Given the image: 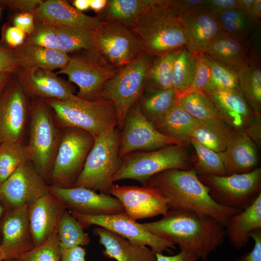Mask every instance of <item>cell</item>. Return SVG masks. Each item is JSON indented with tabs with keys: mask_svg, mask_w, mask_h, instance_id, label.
<instances>
[{
	"mask_svg": "<svg viewBox=\"0 0 261 261\" xmlns=\"http://www.w3.org/2000/svg\"><path fill=\"white\" fill-rule=\"evenodd\" d=\"M150 232L192 251L206 261L224 241L225 227L207 215L187 209H172L160 219L142 224Z\"/></svg>",
	"mask_w": 261,
	"mask_h": 261,
	"instance_id": "cell-1",
	"label": "cell"
},
{
	"mask_svg": "<svg viewBox=\"0 0 261 261\" xmlns=\"http://www.w3.org/2000/svg\"><path fill=\"white\" fill-rule=\"evenodd\" d=\"M145 185L160 191L167 200L169 210H191L209 216L224 227L231 217L243 211L214 202L194 169L167 170L151 177Z\"/></svg>",
	"mask_w": 261,
	"mask_h": 261,
	"instance_id": "cell-2",
	"label": "cell"
},
{
	"mask_svg": "<svg viewBox=\"0 0 261 261\" xmlns=\"http://www.w3.org/2000/svg\"><path fill=\"white\" fill-rule=\"evenodd\" d=\"M131 29L144 51L154 57L178 49L187 44L175 0H156L137 19Z\"/></svg>",
	"mask_w": 261,
	"mask_h": 261,
	"instance_id": "cell-3",
	"label": "cell"
},
{
	"mask_svg": "<svg viewBox=\"0 0 261 261\" xmlns=\"http://www.w3.org/2000/svg\"><path fill=\"white\" fill-rule=\"evenodd\" d=\"M44 101L53 111L55 122L61 130L77 128L96 137L116 123L113 103L101 97L87 100L73 94L64 101L53 99Z\"/></svg>",
	"mask_w": 261,
	"mask_h": 261,
	"instance_id": "cell-4",
	"label": "cell"
},
{
	"mask_svg": "<svg viewBox=\"0 0 261 261\" xmlns=\"http://www.w3.org/2000/svg\"><path fill=\"white\" fill-rule=\"evenodd\" d=\"M116 126V123L113 124L95 137L83 170L72 187L109 194L114 185L113 177L122 164L119 157L121 131Z\"/></svg>",
	"mask_w": 261,
	"mask_h": 261,
	"instance_id": "cell-5",
	"label": "cell"
},
{
	"mask_svg": "<svg viewBox=\"0 0 261 261\" xmlns=\"http://www.w3.org/2000/svg\"><path fill=\"white\" fill-rule=\"evenodd\" d=\"M29 115L27 146L30 161L47 183L60 141L61 130L56 124L51 108L43 99H33L29 105Z\"/></svg>",
	"mask_w": 261,
	"mask_h": 261,
	"instance_id": "cell-6",
	"label": "cell"
},
{
	"mask_svg": "<svg viewBox=\"0 0 261 261\" xmlns=\"http://www.w3.org/2000/svg\"><path fill=\"white\" fill-rule=\"evenodd\" d=\"M154 58L144 51L133 62L118 69L98 96L113 103L116 112V126L120 131L129 110L138 101L145 87L148 72Z\"/></svg>",
	"mask_w": 261,
	"mask_h": 261,
	"instance_id": "cell-7",
	"label": "cell"
},
{
	"mask_svg": "<svg viewBox=\"0 0 261 261\" xmlns=\"http://www.w3.org/2000/svg\"><path fill=\"white\" fill-rule=\"evenodd\" d=\"M95 137L81 129H61L59 146L53 163L49 186L72 188L81 174Z\"/></svg>",
	"mask_w": 261,
	"mask_h": 261,
	"instance_id": "cell-8",
	"label": "cell"
},
{
	"mask_svg": "<svg viewBox=\"0 0 261 261\" xmlns=\"http://www.w3.org/2000/svg\"><path fill=\"white\" fill-rule=\"evenodd\" d=\"M182 145L130 154L122 158L121 165L112 179L113 183L133 179L145 185L153 176L164 171L192 168Z\"/></svg>",
	"mask_w": 261,
	"mask_h": 261,
	"instance_id": "cell-9",
	"label": "cell"
},
{
	"mask_svg": "<svg viewBox=\"0 0 261 261\" xmlns=\"http://www.w3.org/2000/svg\"><path fill=\"white\" fill-rule=\"evenodd\" d=\"M212 199L219 205L243 210L261 194V169L226 176L200 175Z\"/></svg>",
	"mask_w": 261,
	"mask_h": 261,
	"instance_id": "cell-10",
	"label": "cell"
},
{
	"mask_svg": "<svg viewBox=\"0 0 261 261\" xmlns=\"http://www.w3.org/2000/svg\"><path fill=\"white\" fill-rule=\"evenodd\" d=\"M87 51L84 55L70 57L67 65L56 73L67 75L69 81L77 85V96L93 100L118 69L97 51Z\"/></svg>",
	"mask_w": 261,
	"mask_h": 261,
	"instance_id": "cell-11",
	"label": "cell"
},
{
	"mask_svg": "<svg viewBox=\"0 0 261 261\" xmlns=\"http://www.w3.org/2000/svg\"><path fill=\"white\" fill-rule=\"evenodd\" d=\"M71 213L84 229L97 225L125 238L133 245L149 246L155 253L169 252L171 249L175 248L174 243L150 232L125 212L100 216L85 215L73 211Z\"/></svg>",
	"mask_w": 261,
	"mask_h": 261,
	"instance_id": "cell-12",
	"label": "cell"
},
{
	"mask_svg": "<svg viewBox=\"0 0 261 261\" xmlns=\"http://www.w3.org/2000/svg\"><path fill=\"white\" fill-rule=\"evenodd\" d=\"M182 144L157 130L143 115L137 102L125 117L120 133L119 157L122 159L137 150L150 151Z\"/></svg>",
	"mask_w": 261,
	"mask_h": 261,
	"instance_id": "cell-13",
	"label": "cell"
},
{
	"mask_svg": "<svg viewBox=\"0 0 261 261\" xmlns=\"http://www.w3.org/2000/svg\"><path fill=\"white\" fill-rule=\"evenodd\" d=\"M95 45L97 51L117 69L133 62L144 52L132 30L117 22L102 21L95 30Z\"/></svg>",
	"mask_w": 261,
	"mask_h": 261,
	"instance_id": "cell-14",
	"label": "cell"
},
{
	"mask_svg": "<svg viewBox=\"0 0 261 261\" xmlns=\"http://www.w3.org/2000/svg\"><path fill=\"white\" fill-rule=\"evenodd\" d=\"M50 192V186L29 160L20 165L0 185V201L6 211L29 206Z\"/></svg>",
	"mask_w": 261,
	"mask_h": 261,
	"instance_id": "cell-15",
	"label": "cell"
},
{
	"mask_svg": "<svg viewBox=\"0 0 261 261\" xmlns=\"http://www.w3.org/2000/svg\"><path fill=\"white\" fill-rule=\"evenodd\" d=\"M27 97L14 74L0 97V144L22 142L29 115Z\"/></svg>",
	"mask_w": 261,
	"mask_h": 261,
	"instance_id": "cell-16",
	"label": "cell"
},
{
	"mask_svg": "<svg viewBox=\"0 0 261 261\" xmlns=\"http://www.w3.org/2000/svg\"><path fill=\"white\" fill-rule=\"evenodd\" d=\"M109 194L122 203L125 213L134 220L164 215L169 210L167 200L156 188L147 185H115Z\"/></svg>",
	"mask_w": 261,
	"mask_h": 261,
	"instance_id": "cell-17",
	"label": "cell"
},
{
	"mask_svg": "<svg viewBox=\"0 0 261 261\" xmlns=\"http://www.w3.org/2000/svg\"><path fill=\"white\" fill-rule=\"evenodd\" d=\"M50 191L71 212L88 216L112 215L125 212L120 201L110 194L81 187L63 188L50 186Z\"/></svg>",
	"mask_w": 261,
	"mask_h": 261,
	"instance_id": "cell-18",
	"label": "cell"
},
{
	"mask_svg": "<svg viewBox=\"0 0 261 261\" xmlns=\"http://www.w3.org/2000/svg\"><path fill=\"white\" fill-rule=\"evenodd\" d=\"M0 248L4 261H16L34 247L28 216V206L5 211L0 221Z\"/></svg>",
	"mask_w": 261,
	"mask_h": 261,
	"instance_id": "cell-19",
	"label": "cell"
},
{
	"mask_svg": "<svg viewBox=\"0 0 261 261\" xmlns=\"http://www.w3.org/2000/svg\"><path fill=\"white\" fill-rule=\"evenodd\" d=\"M66 209L62 200L50 191L28 206L29 229L34 247L58 233L61 216Z\"/></svg>",
	"mask_w": 261,
	"mask_h": 261,
	"instance_id": "cell-20",
	"label": "cell"
},
{
	"mask_svg": "<svg viewBox=\"0 0 261 261\" xmlns=\"http://www.w3.org/2000/svg\"><path fill=\"white\" fill-rule=\"evenodd\" d=\"M27 96L32 99L66 100L74 94L72 86L52 71L19 68L14 73Z\"/></svg>",
	"mask_w": 261,
	"mask_h": 261,
	"instance_id": "cell-21",
	"label": "cell"
},
{
	"mask_svg": "<svg viewBox=\"0 0 261 261\" xmlns=\"http://www.w3.org/2000/svg\"><path fill=\"white\" fill-rule=\"evenodd\" d=\"M34 16L40 24L83 28L95 31L102 23L99 18L85 14L68 1L62 0H43Z\"/></svg>",
	"mask_w": 261,
	"mask_h": 261,
	"instance_id": "cell-22",
	"label": "cell"
},
{
	"mask_svg": "<svg viewBox=\"0 0 261 261\" xmlns=\"http://www.w3.org/2000/svg\"><path fill=\"white\" fill-rule=\"evenodd\" d=\"M179 14L187 38L185 46L193 53L203 51L220 32L215 17L203 7Z\"/></svg>",
	"mask_w": 261,
	"mask_h": 261,
	"instance_id": "cell-23",
	"label": "cell"
},
{
	"mask_svg": "<svg viewBox=\"0 0 261 261\" xmlns=\"http://www.w3.org/2000/svg\"><path fill=\"white\" fill-rule=\"evenodd\" d=\"M257 147L243 130H235L226 148L220 153L227 175L246 173L256 168Z\"/></svg>",
	"mask_w": 261,
	"mask_h": 261,
	"instance_id": "cell-24",
	"label": "cell"
},
{
	"mask_svg": "<svg viewBox=\"0 0 261 261\" xmlns=\"http://www.w3.org/2000/svg\"><path fill=\"white\" fill-rule=\"evenodd\" d=\"M202 52L236 72L248 63L252 48L248 40L220 32Z\"/></svg>",
	"mask_w": 261,
	"mask_h": 261,
	"instance_id": "cell-25",
	"label": "cell"
},
{
	"mask_svg": "<svg viewBox=\"0 0 261 261\" xmlns=\"http://www.w3.org/2000/svg\"><path fill=\"white\" fill-rule=\"evenodd\" d=\"M93 233L104 246L103 255L117 261H156L155 253L145 246L131 244L125 238L103 228L98 227Z\"/></svg>",
	"mask_w": 261,
	"mask_h": 261,
	"instance_id": "cell-26",
	"label": "cell"
},
{
	"mask_svg": "<svg viewBox=\"0 0 261 261\" xmlns=\"http://www.w3.org/2000/svg\"><path fill=\"white\" fill-rule=\"evenodd\" d=\"M206 95L213 101L218 117L235 130H243L254 113L239 89L217 91Z\"/></svg>",
	"mask_w": 261,
	"mask_h": 261,
	"instance_id": "cell-27",
	"label": "cell"
},
{
	"mask_svg": "<svg viewBox=\"0 0 261 261\" xmlns=\"http://www.w3.org/2000/svg\"><path fill=\"white\" fill-rule=\"evenodd\" d=\"M261 229V194L245 209L234 215L225 227V236L232 246L240 250L248 245L249 234Z\"/></svg>",
	"mask_w": 261,
	"mask_h": 261,
	"instance_id": "cell-28",
	"label": "cell"
},
{
	"mask_svg": "<svg viewBox=\"0 0 261 261\" xmlns=\"http://www.w3.org/2000/svg\"><path fill=\"white\" fill-rule=\"evenodd\" d=\"M19 68H40L52 71L64 67L70 59L68 54L59 50L45 48L24 43L14 49Z\"/></svg>",
	"mask_w": 261,
	"mask_h": 261,
	"instance_id": "cell-29",
	"label": "cell"
},
{
	"mask_svg": "<svg viewBox=\"0 0 261 261\" xmlns=\"http://www.w3.org/2000/svg\"><path fill=\"white\" fill-rule=\"evenodd\" d=\"M200 121L188 113L177 101L153 125L162 134L183 143L190 141L192 131Z\"/></svg>",
	"mask_w": 261,
	"mask_h": 261,
	"instance_id": "cell-30",
	"label": "cell"
},
{
	"mask_svg": "<svg viewBox=\"0 0 261 261\" xmlns=\"http://www.w3.org/2000/svg\"><path fill=\"white\" fill-rule=\"evenodd\" d=\"M236 72L240 91L247 104L253 112L261 113V56L252 50L248 63Z\"/></svg>",
	"mask_w": 261,
	"mask_h": 261,
	"instance_id": "cell-31",
	"label": "cell"
},
{
	"mask_svg": "<svg viewBox=\"0 0 261 261\" xmlns=\"http://www.w3.org/2000/svg\"><path fill=\"white\" fill-rule=\"evenodd\" d=\"M235 129L219 117L200 121L192 131L190 139L197 141L204 146L216 152H223Z\"/></svg>",
	"mask_w": 261,
	"mask_h": 261,
	"instance_id": "cell-32",
	"label": "cell"
},
{
	"mask_svg": "<svg viewBox=\"0 0 261 261\" xmlns=\"http://www.w3.org/2000/svg\"><path fill=\"white\" fill-rule=\"evenodd\" d=\"M177 102V92L172 88L161 90L146 86L138 100L141 111L154 125Z\"/></svg>",
	"mask_w": 261,
	"mask_h": 261,
	"instance_id": "cell-33",
	"label": "cell"
},
{
	"mask_svg": "<svg viewBox=\"0 0 261 261\" xmlns=\"http://www.w3.org/2000/svg\"><path fill=\"white\" fill-rule=\"evenodd\" d=\"M55 27L58 50L67 54L81 49L97 51L95 30L83 28Z\"/></svg>",
	"mask_w": 261,
	"mask_h": 261,
	"instance_id": "cell-34",
	"label": "cell"
},
{
	"mask_svg": "<svg viewBox=\"0 0 261 261\" xmlns=\"http://www.w3.org/2000/svg\"><path fill=\"white\" fill-rule=\"evenodd\" d=\"M156 0H110L105 10L106 22H117L131 29L140 15Z\"/></svg>",
	"mask_w": 261,
	"mask_h": 261,
	"instance_id": "cell-35",
	"label": "cell"
},
{
	"mask_svg": "<svg viewBox=\"0 0 261 261\" xmlns=\"http://www.w3.org/2000/svg\"><path fill=\"white\" fill-rule=\"evenodd\" d=\"M215 17L221 32L245 40H248L251 33L259 26L239 8L228 10Z\"/></svg>",
	"mask_w": 261,
	"mask_h": 261,
	"instance_id": "cell-36",
	"label": "cell"
},
{
	"mask_svg": "<svg viewBox=\"0 0 261 261\" xmlns=\"http://www.w3.org/2000/svg\"><path fill=\"white\" fill-rule=\"evenodd\" d=\"M29 160L30 152L23 142L7 141L0 144V185L20 165Z\"/></svg>",
	"mask_w": 261,
	"mask_h": 261,
	"instance_id": "cell-37",
	"label": "cell"
},
{
	"mask_svg": "<svg viewBox=\"0 0 261 261\" xmlns=\"http://www.w3.org/2000/svg\"><path fill=\"white\" fill-rule=\"evenodd\" d=\"M197 69L195 53L186 46L178 49L173 67V87L178 93L188 89L192 84Z\"/></svg>",
	"mask_w": 261,
	"mask_h": 261,
	"instance_id": "cell-38",
	"label": "cell"
},
{
	"mask_svg": "<svg viewBox=\"0 0 261 261\" xmlns=\"http://www.w3.org/2000/svg\"><path fill=\"white\" fill-rule=\"evenodd\" d=\"M57 234L59 249L87 246L90 242L80 223L67 209L61 216Z\"/></svg>",
	"mask_w": 261,
	"mask_h": 261,
	"instance_id": "cell-39",
	"label": "cell"
},
{
	"mask_svg": "<svg viewBox=\"0 0 261 261\" xmlns=\"http://www.w3.org/2000/svg\"><path fill=\"white\" fill-rule=\"evenodd\" d=\"M177 50L155 57L148 72L146 86L161 90L173 88V67Z\"/></svg>",
	"mask_w": 261,
	"mask_h": 261,
	"instance_id": "cell-40",
	"label": "cell"
},
{
	"mask_svg": "<svg viewBox=\"0 0 261 261\" xmlns=\"http://www.w3.org/2000/svg\"><path fill=\"white\" fill-rule=\"evenodd\" d=\"M177 101L188 113L198 120L204 121L218 117L213 101L203 92L177 93Z\"/></svg>",
	"mask_w": 261,
	"mask_h": 261,
	"instance_id": "cell-41",
	"label": "cell"
},
{
	"mask_svg": "<svg viewBox=\"0 0 261 261\" xmlns=\"http://www.w3.org/2000/svg\"><path fill=\"white\" fill-rule=\"evenodd\" d=\"M205 55L210 66L211 74L203 93L206 94L217 91L239 89L237 72Z\"/></svg>",
	"mask_w": 261,
	"mask_h": 261,
	"instance_id": "cell-42",
	"label": "cell"
},
{
	"mask_svg": "<svg viewBox=\"0 0 261 261\" xmlns=\"http://www.w3.org/2000/svg\"><path fill=\"white\" fill-rule=\"evenodd\" d=\"M194 147L196 155V169L200 175H227L224 161L220 153L216 152L191 139L189 141Z\"/></svg>",
	"mask_w": 261,
	"mask_h": 261,
	"instance_id": "cell-43",
	"label": "cell"
},
{
	"mask_svg": "<svg viewBox=\"0 0 261 261\" xmlns=\"http://www.w3.org/2000/svg\"><path fill=\"white\" fill-rule=\"evenodd\" d=\"M16 261H61L57 233L23 254Z\"/></svg>",
	"mask_w": 261,
	"mask_h": 261,
	"instance_id": "cell-44",
	"label": "cell"
},
{
	"mask_svg": "<svg viewBox=\"0 0 261 261\" xmlns=\"http://www.w3.org/2000/svg\"><path fill=\"white\" fill-rule=\"evenodd\" d=\"M45 48L57 50L56 30L55 26L38 23L33 31L24 43Z\"/></svg>",
	"mask_w": 261,
	"mask_h": 261,
	"instance_id": "cell-45",
	"label": "cell"
},
{
	"mask_svg": "<svg viewBox=\"0 0 261 261\" xmlns=\"http://www.w3.org/2000/svg\"><path fill=\"white\" fill-rule=\"evenodd\" d=\"M197 60L196 75L192 85L186 90L178 94L193 92H203L210 79V68L205 54L202 52L195 53Z\"/></svg>",
	"mask_w": 261,
	"mask_h": 261,
	"instance_id": "cell-46",
	"label": "cell"
},
{
	"mask_svg": "<svg viewBox=\"0 0 261 261\" xmlns=\"http://www.w3.org/2000/svg\"><path fill=\"white\" fill-rule=\"evenodd\" d=\"M237 7V0H205L203 9L215 17L228 10Z\"/></svg>",
	"mask_w": 261,
	"mask_h": 261,
	"instance_id": "cell-47",
	"label": "cell"
},
{
	"mask_svg": "<svg viewBox=\"0 0 261 261\" xmlns=\"http://www.w3.org/2000/svg\"><path fill=\"white\" fill-rule=\"evenodd\" d=\"M243 130L254 143L256 146H261V113H254Z\"/></svg>",
	"mask_w": 261,
	"mask_h": 261,
	"instance_id": "cell-48",
	"label": "cell"
},
{
	"mask_svg": "<svg viewBox=\"0 0 261 261\" xmlns=\"http://www.w3.org/2000/svg\"><path fill=\"white\" fill-rule=\"evenodd\" d=\"M18 69L14 49L0 46V72L14 74Z\"/></svg>",
	"mask_w": 261,
	"mask_h": 261,
	"instance_id": "cell-49",
	"label": "cell"
},
{
	"mask_svg": "<svg viewBox=\"0 0 261 261\" xmlns=\"http://www.w3.org/2000/svg\"><path fill=\"white\" fill-rule=\"evenodd\" d=\"M249 236L254 242L253 249L233 261H261V229L252 231L249 234Z\"/></svg>",
	"mask_w": 261,
	"mask_h": 261,
	"instance_id": "cell-50",
	"label": "cell"
},
{
	"mask_svg": "<svg viewBox=\"0 0 261 261\" xmlns=\"http://www.w3.org/2000/svg\"><path fill=\"white\" fill-rule=\"evenodd\" d=\"M43 0H0V3L21 12V13L34 14Z\"/></svg>",
	"mask_w": 261,
	"mask_h": 261,
	"instance_id": "cell-51",
	"label": "cell"
},
{
	"mask_svg": "<svg viewBox=\"0 0 261 261\" xmlns=\"http://www.w3.org/2000/svg\"><path fill=\"white\" fill-rule=\"evenodd\" d=\"M26 33L21 29L14 26L7 29L4 34L5 43L13 49H15L24 44Z\"/></svg>",
	"mask_w": 261,
	"mask_h": 261,
	"instance_id": "cell-52",
	"label": "cell"
},
{
	"mask_svg": "<svg viewBox=\"0 0 261 261\" xmlns=\"http://www.w3.org/2000/svg\"><path fill=\"white\" fill-rule=\"evenodd\" d=\"M14 24L26 34H30L35 29L34 16L30 13H20L14 19Z\"/></svg>",
	"mask_w": 261,
	"mask_h": 261,
	"instance_id": "cell-53",
	"label": "cell"
},
{
	"mask_svg": "<svg viewBox=\"0 0 261 261\" xmlns=\"http://www.w3.org/2000/svg\"><path fill=\"white\" fill-rule=\"evenodd\" d=\"M156 261H198L199 257L195 253L187 250H180L176 255L166 256L162 253H155Z\"/></svg>",
	"mask_w": 261,
	"mask_h": 261,
	"instance_id": "cell-54",
	"label": "cell"
},
{
	"mask_svg": "<svg viewBox=\"0 0 261 261\" xmlns=\"http://www.w3.org/2000/svg\"><path fill=\"white\" fill-rule=\"evenodd\" d=\"M205 0H175V5L179 14L203 7Z\"/></svg>",
	"mask_w": 261,
	"mask_h": 261,
	"instance_id": "cell-55",
	"label": "cell"
},
{
	"mask_svg": "<svg viewBox=\"0 0 261 261\" xmlns=\"http://www.w3.org/2000/svg\"><path fill=\"white\" fill-rule=\"evenodd\" d=\"M251 16L254 21L259 26H261V0H254Z\"/></svg>",
	"mask_w": 261,
	"mask_h": 261,
	"instance_id": "cell-56",
	"label": "cell"
},
{
	"mask_svg": "<svg viewBox=\"0 0 261 261\" xmlns=\"http://www.w3.org/2000/svg\"><path fill=\"white\" fill-rule=\"evenodd\" d=\"M107 0H90V8L97 13L103 12L107 4Z\"/></svg>",
	"mask_w": 261,
	"mask_h": 261,
	"instance_id": "cell-57",
	"label": "cell"
},
{
	"mask_svg": "<svg viewBox=\"0 0 261 261\" xmlns=\"http://www.w3.org/2000/svg\"><path fill=\"white\" fill-rule=\"evenodd\" d=\"M238 0V7L247 14H248L251 17V11L252 9L253 5L254 2V0ZM252 18V17H251Z\"/></svg>",
	"mask_w": 261,
	"mask_h": 261,
	"instance_id": "cell-58",
	"label": "cell"
},
{
	"mask_svg": "<svg viewBox=\"0 0 261 261\" xmlns=\"http://www.w3.org/2000/svg\"><path fill=\"white\" fill-rule=\"evenodd\" d=\"M13 74L10 72H0V97Z\"/></svg>",
	"mask_w": 261,
	"mask_h": 261,
	"instance_id": "cell-59",
	"label": "cell"
},
{
	"mask_svg": "<svg viewBox=\"0 0 261 261\" xmlns=\"http://www.w3.org/2000/svg\"><path fill=\"white\" fill-rule=\"evenodd\" d=\"M73 5L77 10L82 12L90 8V0H75Z\"/></svg>",
	"mask_w": 261,
	"mask_h": 261,
	"instance_id": "cell-60",
	"label": "cell"
},
{
	"mask_svg": "<svg viewBox=\"0 0 261 261\" xmlns=\"http://www.w3.org/2000/svg\"><path fill=\"white\" fill-rule=\"evenodd\" d=\"M5 211L6 210H5V207L4 205L3 204V203H2V202L0 201V221L2 217H3V215L4 214ZM0 241H1V235L0 233Z\"/></svg>",
	"mask_w": 261,
	"mask_h": 261,
	"instance_id": "cell-61",
	"label": "cell"
},
{
	"mask_svg": "<svg viewBox=\"0 0 261 261\" xmlns=\"http://www.w3.org/2000/svg\"><path fill=\"white\" fill-rule=\"evenodd\" d=\"M4 254L3 253L2 251L0 248V261H4Z\"/></svg>",
	"mask_w": 261,
	"mask_h": 261,
	"instance_id": "cell-62",
	"label": "cell"
}]
</instances>
